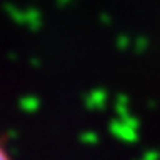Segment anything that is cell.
<instances>
[{"mask_svg":"<svg viewBox=\"0 0 160 160\" xmlns=\"http://www.w3.org/2000/svg\"><path fill=\"white\" fill-rule=\"evenodd\" d=\"M0 160H12V158H10V154L6 152V148H4L2 145H0Z\"/></svg>","mask_w":160,"mask_h":160,"instance_id":"obj_1","label":"cell"}]
</instances>
